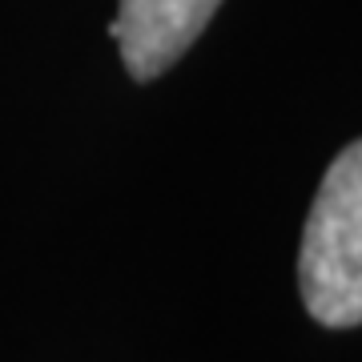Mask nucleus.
<instances>
[{
	"instance_id": "f257e3e1",
	"label": "nucleus",
	"mask_w": 362,
	"mask_h": 362,
	"mask_svg": "<svg viewBox=\"0 0 362 362\" xmlns=\"http://www.w3.org/2000/svg\"><path fill=\"white\" fill-rule=\"evenodd\" d=\"M298 290L314 322L362 326V137L330 161L298 246Z\"/></svg>"
},
{
	"instance_id": "f03ea898",
	"label": "nucleus",
	"mask_w": 362,
	"mask_h": 362,
	"mask_svg": "<svg viewBox=\"0 0 362 362\" xmlns=\"http://www.w3.org/2000/svg\"><path fill=\"white\" fill-rule=\"evenodd\" d=\"M221 0H121L109 37L121 45V61L133 81H153L185 57Z\"/></svg>"
}]
</instances>
